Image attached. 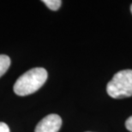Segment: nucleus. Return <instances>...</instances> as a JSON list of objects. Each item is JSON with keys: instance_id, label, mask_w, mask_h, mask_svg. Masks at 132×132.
Returning a JSON list of instances; mask_svg holds the SVG:
<instances>
[{"instance_id": "1", "label": "nucleus", "mask_w": 132, "mask_h": 132, "mask_svg": "<svg viewBox=\"0 0 132 132\" xmlns=\"http://www.w3.org/2000/svg\"><path fill=\"white\" fill-rule=\"evenodd\" d=\"M48 74L44 68L31 69L22 74L14 85V92L17 95L26 96L39 90L46 82Z\"/></svg>"}, {"instance_id": "2", "label": "nucleus", "mask_w": 132, "mask_h": 132, "mask_svg": "<svg viewBox=\"0 0 132 132\" xmlns=\"http://www.w3.org/2000/svg\"><path fill=\"white\" fill-rule=\"evenodd\" d=\"M106 91L113 99L132 96V70H125L116 73L108 82Z\"/></svg>"}, {"instance_id": "3", "label": "nucleus", "mask_w": 132, "mask_h": 132, "mask_svg": "<svg viewBox=\"0 0 132 132\" xmlns=\"http://www.w3.org/2000/svg\"><path fill=\"white\" fill-rule=\"evenodd\" d=\"M62 125V119L57 114H49L37 125L34 132H59Z\"/></svg>"}, {"instance_id": "4", "label": "nucleus", "mask_w": 132, "mask_h": 132, "mask_svg": "<svg viewBox=\"0 0 132 132\" xmlns=\"http://www.w3.org/2000/svg\"><path fill=\"white\" fill-rule=\"evenodd\" d=\"M10 65V59L6 55H0V77L4 75Z\"/></svg>"}, {"instance_id": "5", "label": "nucleus", "mask_w": 132, "mask_h": 132, "mask_svg": "<svg viewBox=\"0 0 132 132\" xmlns=\"http://www.w3.org/2000/svg\"><path fill=\"white\" fill-rule=\"evenodd\" d=\"M42 2L52 10H57L62 4V1L60 0H44Z\"/></svg>"}, {"instance_id": "6", "label": "nucleus", "mask_w": 132, "mask_h": 132, "mask_svg": "<svg viewBox=\"0 0 132 132\" xmlns=\"http://www.w3.org/2000/svg\"><path fill=\"white\" fill-rule=\"evenodd\" d=\"M0 132H10L9 126L5 123L0 122Z\"/></svg>"}, {"instance_id": "7", "label": "nucleus", "mask_w": 132, "mask_h": 132, "mask_svg": "<svg viewBox=\"0 0 132 132\" xmlns=\"http://www.w3.org/2000/svg\"><path fill=\"white\" fill-rule=\"evenodd\" d=\"M125 126H126V128H127L128 130H130V131L132 132V116L129 118L127 120H126Z\"/></svg>"}, {"instance_id": "8", "label": "nucleus", "mask_w": 132, "mask_h": 132, "mask_svg": "<svg viewBox=\"0 0 132 132\" xmlns=\"http://www.w3.org/2000/svg\"><path fill=\"white\" fill-rule=\"evenodd\" d=\"M130 10H131V13H132V4H131V6H130Z\"/></svg>"}]
</instances>
